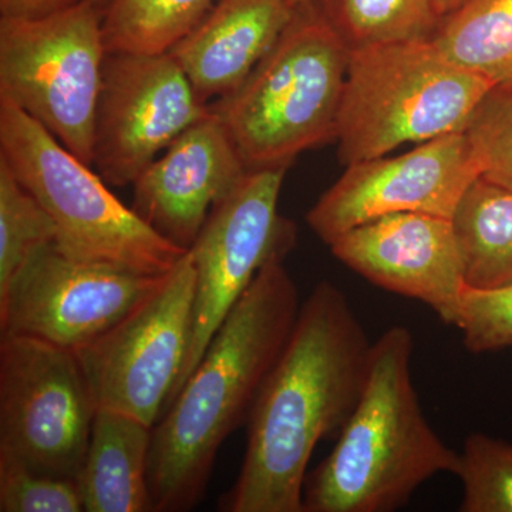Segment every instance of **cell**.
Wrapping results in <instances>:
<instances>
[{
  "mask_svg": "<svg viewBox=\"0 0 512 512\" xmlns=\"http://www.w3.org/2000/svg\"><path fill=\"white\" fill-rule=\"evenodd\" d=\"M328 247L370 284L424 303L444 325L456 328L467 284L451 218L423 212L384 215L350 229Z\"/></svg>",
  "mask_w": 512,
  "mask_h": 512,
  "instance_id": "cell-14",
  "label": "cell"
},
{
  "mask_svg": "<svg viewBox=\"0 0 512 512\" xmlns=\"http://www.w3.org/2000/svg\"><path fill=\"white\" fill-rule=\"evenodd\" d=\"M350 50L431 40L441 22L434 0H316Z\"/></svg>",
  "mask_w": 512,
  "mask_h": 512,
  "instance_id": "cell-20",
  "label": "cell"
},
{
  "mask_svg": "<svg viewBox=\"0 0 512 512\" xmlns=\"http://www.w3.org/2000/svg\"><path fill=\"white\" fill-rule=\"evenodd\" d=\"M79 2L82 0H0V18H43Z\"/></svg>",
  "mask_w": 512,
  "mask_h": 512,
  "instance_id": "cell-27",
  "label": "cell"
},
{
  "mask_svg": "<svg viewBox=\"0 0 512 512\" xmlns=\"http://www.w3.org/2000/svg\"><path fill=\"white\" fill-rule=\"evenodd\" d=\"M349 49L316 0L296 6L278 42L242 86L211 103L248 170L289 167L335 140Z\"/></svg>",
  "mask_w": 512,
  "mask_h": 512,
  "instance_id": "cell-4",
  "label": "cell"
},
{
  "mask_svg": "<svg viewBox=\"0 0 512 512\" xmlns=\"http://www.w3.org/2000/svg\"><path fill=\"white\" fill-rule=\"evenodd\" d=\"M56 237L49 212L0 160V298L40 249L56 244Z\"/></svg>",
  "mask_w": 512,
  "mask_h": 512,
  "instance_id": "cell-22",
  "label": "cell"
},
{
  "mask_svg": "<svg viewBox=\"0 0 512 512\" xmlns=\"http://www.w3.org/2000/svg\"><path fill=\"white\" fill-rule=\"evenodd\" d=\"M293 13L288 0H218L168 53L205 103L222 99L271 52Z\"/></svg>",
  "mask_w": 512,
  "mask_h": 512,
  "instance_id": "cell-16",
  "label": "cell"
},
{
  "mask_svg": "<svg viewBox=\"0 0 512 512\" xmlns=\"http://www.w3.org/2000/svg\"><path fill=\"white\" fill-rule=\"evenodd\" d=\"M165 276L82 261L47 245L0 298V336H32L77 352L146 301Z\"/></svg>",
  "mask_w": 512,
  "mask_h": 512,
  "instance_id": "cell-11",
  "label": "cell"
},
{
  "mask_svg": "<svg viewBox=\"0 0 512 512\" xmlns=\"http://www.w3.org/2000/svg\"><path fill=\"white\" fill-rule=\"evenodd\" d=\"M0 511H84L79 481L39 473L0 454Z\"/></svg>",
  "mask_w": 512,
  "mask_h": 512,
  "instance_id": "cell-25",
  "label": "cell"
},
{
  "mask_svg": "<svg viewBox=\"0 0 512 512\" xmlns=\"http://www.w3.org/2000/svg\"><path fill=\"white\" fill-rule=\"evenodd\" d=\"M480 178L512 191V86L494 87L464 130Z\"/></svg>",
  "mask_w": 512,
  "mask_h": 512,
  "instance_id": "cell-24",
  "label": "cell"
},
{
  "mask_svg": "<svg viewBox=\"0 0 512 512\" xmlns=\"http://www.w3.org/2000/svg\"><path fill=\"white\" fill-rule=\"evenodd\" d=\"M170 53H109L103 70L93 164L114 187L138 175L184 131L210 116Z\"/></svg>",
  "mask_w": 512,
  "mask_h": 512,
  "instance_id": "cell-12",
  "label": "cell"
},
{
  "mask_svg": "<svg viewBox=\"0 0 512 512\" xmlns=\"http://www.w3.org/2000/svg\"><path fill=\"white\" fill-rule=\"evenodd\" d=\"M466 2L467 0H434V5H436L437 12H439L441 19H443L448 13L460 8Z\"/></svg>",
  "mask_w": 512,
  "mask_h": 512,
  "instance_id": "cell-28",
  "label": "cell"
},
{
  "mask_svg": "<svg viewBox=\"0 0 512 512\" xmlns=\"http://www.w3.org/2000/svg\"><path fill=\"white\" fill-rule=\"evenodd\" d=\"M372 346L342 289L320 281L252 404L244 461L221 511L303 512L313 450L352 416Z\"/></svg>",
  "mask_w": 512,
  "mask_h": 512,
  "instance_id": "cell-1",
  "label": "cell"
},
{
  "mask_svg": "<svg viewBox=\"0 0 512 512\" xmlns=\"http://www.w3.org/2000/svg\"><path fill=\"white\" fill-rule=\"evenodd\" d=\"M413 350L412 330L403 325L373 342L362 396L336 446L306 476L303 512H392L431 478L457 476L460 453L421 410Z\"/></svg>",
  "mask_w": 512,
  "mask_h": 512,
  "instance_id": "cell-3",
  "label": "cell"
},
{
  "mask_svg": "<svg viewBox=\"0 0 512 512\" xmlns=\"http://www.w3.org/2000/svg\"><path fill=\"white\" fill-rule=\"evenodd\" d=\"M87 2L92 3V5L96 6V8H99L101 12H103L104 8L107 6V3H109V0H87Z\"/></svg>",
  "mask_w": 512,
  "mask_h": 512,
  "instance_id": "cell-29",
  "label": "cell"
},
{
  "mask_svg": "<svg viewBox=\"0 0 512 512\" xmlns=\"http://www.w3.org/2000/svg\"><path fill=\"white\" fill-rule=\"evenodd\" d=\"M107 55L103 12L87 0L43 18H0V100L92 165Z\"/></svg>",
  "mask_w": 512,
  "mask_h": 512,
  "instance_id": "cell-7",
  "label": "cell"
},
{
  "mask_svg": "<svg viewBox=\"0 0 512 512\" xmlns=\"http://www.w3.org/2000/svg\"><path fill=\"white\" fill-rule=\"evenodd\" d=\"M284 259L276 256L259 269L154 424L148 460L154 512L200 504L222 444L247 423L301 309Z\"/></svg>",
  "mask_w": 512,
  "mask_h": 512,
  "instance_id": "cell-2",
  "label": "cell"
},
{
  "mask_svg": "<svg viewBox=\"0 0 512 512\" xmlns=\"http://www.w3.org/2000/svg\"><path fill=\"white\" fill-rule=\"evenodd\" d=\"M218 0H109L103 32L109 53H168Z\"/></svg>",
  "mask_w": 512,
  "mask_h": 512,
  "instance_id": "cell-21",
  "label": "cell"
},
{
  "mask_svg": "<svg viewBox=\"0 0 512 512\" xmlns=\"http://www.w3.org/2000/svg\"><path fill=\"white\" fill-rule=\"evenodd\" d=\"M247 171L227 128L211 110L138 175L131 208L161 237L190 249L212 208Z\"/></svg>",
  "mask_w": 512,
  "mask_h": 512,
  "instance_id": "cell-15",
  "label": "cell"
},
{
  "mask_svg": "<svg viewBox=\"0 0 512 512\" xmlns=\"http://www.w3.org/2000/svg\"><path fill=\"white\" fill-rule=\"evenodd\" d=\"M288 2L296 8V6L303 5V3L312 2V0H288Z\"/></svg>",
  "mask_w": 512,
  "mask_h": 512,
  "instance_id": "cell-30",
  "label": "cell"
},
{
  "mask_svg": "<svg viewBox=\"0 0 512 512\" xmlns=\"http://www.w3.org/2000/svg\"><path fill=\"white\" fill-rule=\"evenodd\" d=\"M0 160L55 221L64 255L168 274L188 249L150 227L42 124L0 100Z\"/></svg>",
  "mask_w": 512,
  "mask_h": 512,
  "instance_id": "cell-6",
  "label": "cell"
},
{
  "mask_svg": "<svg viewBox=\"0 0 512 512\" xmlns=\"http://www.w3.org/2000/svg\"><path fill=\"white\" fill-rule=\"evenodd\" d=\"M456 328L468 352L512 349V285L490 291L466 288Z\"/></svg>",
  "mask_w": 512,
  "mask_h": 512,
  "instance_id": "cell-26",
  "label": "cell"
},
{
  "mask_svg": "<svg viewBox=\"0 0 512 512\" xmlns=\"http://www.w3.org/2000/svg\"><path fill=\"white\" fill-rule=\"evenodd\" d=\"M467 288L512 285V191L478 178L453 218Z\"/></svg>",
  "mask_w": 512,
  "mask_h": 512,
  "instance_id": "cell-18",
  "label": "cell"
},
{
  "mask_svg": "<svg viewBox=\"0 0 512 512\" xmlns=\"http://www.w3.org/2000/svg\"><path fill=\"white\" fill-rule=\"evenodd\" d=\"M153 427L97 409L79 477L86 512H154L148 484Z\"/></svg>",
  "mask_w": 512,
  "mask_h": 512,
  "instance_id": "cell-17",
  "label": "cell"
},
{
  "mask_svg": "<svg viewBox=\"0 0 512 512\" xmlns=\"http://www.w3.org/2000/svg\"><path fill=\"white\" fill-rule=\"evenodd\" d=\"M480 170L464 131L420 143L396 157H377L346 165L345 173L306 215L326 245L366 222L423 212L451 218Z\"/></svg>",
  "mask_w": 512,
  "mask_h": 512,
  "instance_id": "cell-13",
  "label": "cell"
},
{
  "mask_svg": "<svg viewBox=\"0 0 512 512\" xmlns=\"http://www.w3.org/2000/svg\"><path fill=\"white\" fill-rule=\"evenodd\" d=\"M451 62L498 86H512V0H467L431 37Z\"/></svg>",
  "mask_w": 512,
  "mask_h": 512,
  "instance_id": "cell-19",
  "label": "cell"
},
{
  "mask_svg": "<svg viewBox=\"0 0 512 512\" xmlns=\"http://www.w3.org/2000/svg\"><path fill=\"white\" fill-rule=\"evenodd\" d=\"M463 512H512V444L484 433L470 434L457 476Z\"/></svg>",
  "mask_w": 512,
  "mask_h": 512,
  "instance_id": "cell-23",
  "label": "cell"
},
{
  "mask_svg": "<svg viewBox=\"0 0 512 512\" xmlns=\"http://www.w3.org/2000/svg\"><path fill=\"white\" fill-rule=\"evenodd\" d=\"M286 170L288 167L248 170L237 187L215 204L188 249L195 268L191 348L167 406L259 269L276 256L285 258L295 244V225L278 212Z\"/></svg>",
  "mask_w": 512,
  "mask_h": 512,
  "instance_id": "cell-10",
  "label": "cell"
},
{
  "mask_svg": "<svg viewBox=\"0 0 512 512\" xmlns=\"http://www.w3.org/2000/svg\"><path fill=\"white\" fill-rule=\"evenodd\" d=\"M194 301L195 268L188 251L146 301L77 350L97 409L154 427L190 353Z\"/></svg>",
  "mask_w": 512,
  "mask_h": 512,
  "instance_id": "cell-9",
  "label": "cell"
},
{
  "mask_svg": "<svg viewBox=\"0 0 512 512\" xmlns=\"http://www.w3.org/2000/svg\"><path fill=\"white\" fill-rule=\"evenodd\" d=\"M494 87L431 40L350 50L335 134L340 161L372 160L464 131Z\"/></svg>",
  "mask_w": 512,
  "mask_h": 512,
  "instance_id": "cell-5",
  "label": "cell"
},
{
  "mask_svg": "<svg viewBox=\"0 0 512 512\" xmlns=\"http://www.w3.org/2000/svg\"><path fill=\"white\" fill-rule=\"evenodd\" d=\"M96 413L76 352L32 336L0 338V454L77 481Z\"/></svg>",
  "mask_w": 512,
  "mask_h": 512,
  "instance_id": "cell-8",
  "label": "cell"
}]
</instances>
